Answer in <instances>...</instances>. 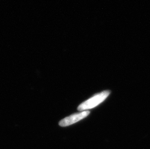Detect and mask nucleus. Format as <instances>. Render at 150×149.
<instances>
[{
    "label": "nucleus",
    "instance_id": "1",
    "mask_svg": "<svg viewBox=\"0 0 150 149\" xmlns=\"http://www.w3.org/2000/svg\"><path fill=\"white\" fill-rule=\"evenodd\" d=\"M110 93V91H105L95 94L93 97L80 105L78 107V110L82 111L95 108L103 102L109 96Z\"/></svg>",
    "mask_w": 150,
    "mask_h": 149
},
{
    "label": "nucleus",
    "instance_id": "2",
    "mask_svg": "<svg viewBox=\"0 0 150 149\" xmlns=\"http://www.w3.org/2000/svg\"><path fill=\"white\" fill-rule=\"evenodd\" d=\"M90 113L89 111H84L79 113L72 114L71 115L66 117L61 121H60L59 124L62 127H67L78 122V121L83 119L87 117Z\"/></svg>",
    "mask_w": 150,
    "mask_h": 149
}]
</instances>
